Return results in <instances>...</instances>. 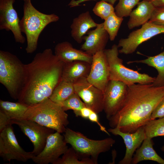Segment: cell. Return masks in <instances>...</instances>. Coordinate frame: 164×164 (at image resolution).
Here are the masks:
<instances>
[{"label": "cell", "mask_w": 164, "mask_h": 164, "mask_svg": "<svg viewBox=\"0 0 164 164\" xmlns=\"http://www.w3.org/2000/svg\"><path fill=\"white\" fill-rule=\"evenodd\" d=\"M98 24L93 19L90 12L86 11L74 18L70 26L71 36L77 43H80L84 35L91 28L96 27Z\"/></svg>", "instance_id": "cell-20"}, {"label": "cell", "mask_w": 164, "mask_h": 164, "mask_svg": "<svg viewBox=\"0 0 164 164\" xmlns=\"http://www.w3.org/2000/svg\"><path fill=\"white\" fill-rule=\"evenodd\" d=\"M146 0V1H151L152 0Z\"/></svg>", "instance_id": "cell-40"}, {"label": "cell", "mask_w": 164, "mask_h": 164, "mask_svg": "<svg viewBox=\"0 0 164 164\" xmlns=\"http://www.w3.org/2000/svg\"><path fill=\"white\" fill-rule=\"evenodd\" d=\"M75 92L73 84L61 80L54 89L49 99L60 105Z\"/></svg>", "instance_id": "cell-25"}, {"label": "cell", "mask_w": 164, "mask_h": 164, "mask_svg": "<svg viewBox=\"0 0 164 164\" xmlns=\"http://www.w3.org/2000/svg\"><path fill=\"white\" fill-rule=\"evenodd\" d=\"M12 120L3 111L0 109V132L11 124Z\"/></svg>", "instance_id": "cell-34"}, {"label": "cell", "mask_w": 164, "mask_h": 164, "mask_svg": "<svg viewBox=\"0 0 164 164\" xmlns=\"http://www.w3.org/2000/svg\"><path fill=\"white\" fill-rule=\"evenodd\" d=\"M151 2L155 7H164V0H152Z\"/></svg>", "instance_id": "cell-38"}, {"label": "cell", "mask_w": 164, "mask_h": 164, "mask_svg": "<svg viewBox=\"0 0 164 164\" xmlns=\"http://www.w3.org/2000/svg\"><path fill=\"white\" fill-rule=\"evenodd\" d=\"M164 117V97L153 110L151 116V120Z\"/></svg>", "instance_id": "cell-33"}, {"label": "cell", "mask_w": 164, "mask_h": 164, "mask_svg": "<svg viewBox=\"0 0 164 164\" xmlns=\"http://www.w3.org/2000/svg\"><path fill=\"white\" fill-rule=\"evenodd\" d=\"M161 150L164 152V145H163L161 148Z\"/></svg>", "instance_id": "cell-39"}, {"label": "cell", "mask_w": 164, "mask_h": 164, "mask_svg": "<svg viewBox=\"0 0 164 164\" xmlns=\"http://www.w3.org/2000/svg\"><path fill=\"white\" fill-rule=\"evenodd\" d=\"M140 0H119L115 8V13L118 17L123 18L129 16L132 9Z\"/></svg>", "instance_id": "cell-29"}, {"label": "cell", "mask_w": 164, "mask_h": 164, "mask_svg": "<svg viewBox=\"0 0 164 164\" xmlns=\"http://www.w3.org/2000/svg\"><path fill=\"white\" fill-rule=\"evenodd\" d=\"M137 5V8L132 11L129 16L127 26L129 29L148 22L155 8L151 1L145 0L139 2Z\"/></svg>", "instance_id": "cell-21"}, {"label": "cell", "mask_w": 164, "mask_h": 164, "mask_svg": "<svg viewBox=\"0 0 164 164\" xmlns=\"http://www.w3.org/2000/svg\"><path fill=\"white\" fill-rule=\"evenodd\" d=\"M11 124L18 125L31 142L34 146L32 152L35 156L38 155L42 151L48 137L55 131L34 121L25 119L12 120Z\"/></svg>", "instance_id": "cell-11"}, {"label": "cell", "mask_w": 164, "mask_h": 164, "mask_svg": "<svg viewBox=\"0 0 164 164\" xmlns=\"http://www.w3.org/2000/svg\"><path fill=\"white\" fill-rule=\"evenodd\" d=\"M91 64L81 60L64 63L62 80L74 84L81 79L87 78L90 71Z\"/></svg>", "instance_id": "cell-19"}, {"label": "cell", "mask_w": 164, "mask_h": 164, "mask_svg": "<svg viewBox=\"0 0 164 164\" xmlns=\"http://www.w3.org/2000/svg\"><path fill=\"white\" fill-rule=\"evenodd\" d=\"M123 20V18L118 16L115 12L104 20V27L108 34L111 41L115 39Z\"/></svg>", "instance_id": "cell-28"}, {"label": "cell", "mask_w": 164, "mask_h": 164, "mask_svg": "<svg viewBox=\"0 0 164 164\" xmlns=\"http://www.w3.org/2000/svg\"><path fill=\"white\" fill-rule=\"evenodd\" d=\"M118 48L117 45L114 44L111 49L104 50L109 67V80L122 82L128 86L135 84H152L155 77L140 73L124 65L122 60L118 57Z\"/></svg>", "instance_id": "cell-7"}, {"label": "cell", "mask_w": 164, "mask_h": 164, "mask_svg": "<svg viewBox=\"0 0 164 164\" xmlns=\"http://www.w3.org/2000/svg\"><path fill=\"white\" fill-rule=\"evenodd\" d=\"M64 133L66 143L71 145L81 158H90L95 164H97L99 155L109 151L115 142L111 138L100 140L92 139L68 128Z\"/></svg>", "instance_id": "cell-5"}, {"label": "cell", "mask_w": 164, "mask_h": 164, "mask_svg": "<svg viewBox=\"0 0 164 164\" xmlns=\"http://www.w3.org/2000/svg\"><path fill=\"white\" fill-rule=\"evenodd\" d=\"M87 33V35L84 37L85 42L81 46L80 50L93 56L105 49L109 36L104 28L103 22L98 24L95 29Z\"/></svg>", "instance_id": "cell-17"}, {"label": "cell", "mask_w": 164, "mask_h": 164, "mask_svg": "<svg viewBox=\"0 0 164 164\" xmlns=\"http://www.w3.org/2000/svg\"><path fill=\"white\" fill-rule=\"evenodd\" d=\"M68 148L63 135L56 132L48 136L43 149L32 159L37 164H54Z\"/></svg>", "instance_id": "cell-12"}, {"label": "cell", "mask_w": 164, "mask_h": 164, "mask_svg": "<svg viewBox=\"0 0 164 164\" xmlns=\"http://www.w3.org/2000/svg\"><path fill=\"white\" fill-rule=\"evenodd\" d=\"M92 110L85 106L82 108L75 115L77 117H81L84 119H88Z\"/></svg>", "instance_id": "cell-36"}, {"label": "cell", "mask_w": 164, "mask_h": 164, "mask_svg": "<svg viewBox=\"0 0 164 164\" xmlns=\"http://www.w3.org/2000/svg\"><path fill=\"white\" fill-rule=\"evenodd\" d=\"M60 105L65 111L70 110H73L75 114L82 108L86 106L84 103L75 92Z\"/></svg>", "instance_id": "cell-30"}, {"label": "cell", "mask_w": 164, "mask_h": 164, "mask_svg": "<svg viewBox=\"0 0 164 164\" xmlns=\"http://www.w3.org/2000/svg\"><path fill=\"white\" fill-rule=\"evenodd\" d=\"M23 0V1H25L26 0Z\"/></svg>", "instance_id": "cell-41"}, {"label": "cell", "mask_w": 164, "mask_h": 164, "mask_svg": "<svg viewBox=\"0 0 164 164\" xmlns=\"http://www.w3.org/2000/svg\"><path fill=\"white\" fill-rule=\"evenodd\" d=\"M54 164H95L90 158H81L72 147L59 158Z\"/></svg>", "instance_id": "cell-26"}, {"label": "cell", "mask_w": 164, "mask_h": 164, "mask_svg": "<svg viewBox=\"0 0 164 164\" xmlns=\"http://www.w3.org/2000/svg\"><path fill=\"white\" fill-rule=\"evenodd\" d=\"M15 0H0V29L11 31L16 42L24 43L25 38L20 26V20L13 7Z\"/></svg>", "instance_id": "cell-14"}, {"label": "cell", "mask_w": 164, "mask_h": 164, "mask_svg": "<svg viewBox=\"0 0 164 164\" xmlns=\"http://www.w3.org/2000/svg\"><path fill=\"white\" fill-rule=\"evenodd\" d=\"M54 54L64 63L81 60L91 63L92 56L80 50L74 48L69 42L64 41L57 44L54 48Z\"/></svg>", "instance_id": "cell-18"}, {"label": "cell", "mask_w": 164, "mask_h": 164, "mask_svg": "<svg viewBox=\"0 0 164 164\" xmlns=\"http://www.w3.org/2000/svg\"><path fill=\"white\" fill-rule=\"evenodd\" d=\"M0 156L5 162L15 160L25 162L32 159L35 155L32 152H26L21 147L12 125H10L0 132Z\"/></svg>", "instance_id": "cell-8"}, {"label": "cell", "mask_w": 164, "mask_h": 164, "mask_svg": "<svg viewBox=\"0 0 164 164\" xmlns=\"http://www.w3.org/2000/svg\"><path fill=\"white\" fill-rule=\"evenodd\" d=\"M93 0H72L69 4L68 5L70 7H74L76 6H78L79 5V4L83 2L87 1H88ZM101 1H103L107 2L113 5L117 0H100Z\"/></svg>", "instance_id": "cell-37"}, {"label": "cell", "mask_w": 164, "mask_h": 164, "mask_svg": "<svg viewBox=\"0 0 164 164\" xmlns=\"http://www.w3.org/2000/svg\"><path fill=\"white\" fill-rule=\"evenodd\" d=\"M109 69L104 50L92 56L91 68L87 80L103 92L109 80Z\"/></svg>", "instance_id": "cell-15"}, {"label": "cell", "mask_w": 164, "mask_h": 164, "mask_svg": "<svg viewBox=\"0 0 164 164\" xmlns=\"http://www.w3.org/2000/svg\"><path fill=\"white\" fill-rule=\"evenodd\" d=\"M164 97V86L152 84H135L128 86L121 108L108 120L111 128L118 127L122 132L132 133L151 120L152 114Z\"/></svg>", "instance_id": "cell-2"}, {"label": "cell", "mask_w": 164, "mask_h": 164, "mask_svg": "<svg viewBox=\"0 0 164 164\" xmlns=\"http://www.w3.org/2000/svg\"><path fill=\"white\" fill-rule=\"evenodd\" d=\"M23 11L20 26L26 36V51L28 53H32L37 48L39 36L43 29L50 23L58 21L59 17L54 13L47 14L39 12L32 5L31 0L24 1Z\"/></svg>", "instance_id": "cell-3"}, {"label": "cell", "mask_w": 164, "mask_h": 164, "mask_svg": "<svg viewBox=\"0 0 164 164\" xmlns=\"http://www.w3.org/2000/svg\"><path fill=\"white\" fill-rule=\"evenodd\" d=\"M75 92L86 107L97 114L104 110V92L89 82L86 78L81 79L74 84Z\"/></svg>", "instance_id": "cell-13"}, {"label": "cell", "mask_w": 164, "mask_h": 164, "mask_svg": "<svg viewBox=\"0 0 164 164\" xmlns=\"http://www.w3.org/2000/svg\"><path fill=\"white\" fill-rule=\"evenodd\" d=\"M97 114L92 111L90 114L88 119L91 122L97 123L101 131L110 135L108 131L106 130L105 128L99 122Z\"/></svg>", "instance_id": "cell-35"}, {"label": "cell", "mask_w": 164, "mask_h": 164, "mask_svg": "<svg viewBox=\"0 0 164 164\" xmlns=\"http://www.w3.org/2000/svg\"><path fill=\"white\" fill-rule=\"evenodd\" d=\"M64 63L50 48L37 53L24 64V73L18 101L29 106L49 98L62 80Z\"/></svg>", "instance_id": "cell-1"}, {"label": "cell", "mask_w": 164, "mask_h": 164, "mask_svg": "<svg viewBox=\"0 0 164 164\" xmlns=\"http://www.w3.org/2000/svg\"><path fill=\"white\" fill-rule=\"evenodd\" d=\"M128 86L120 81L110 80L104 91V110L108 120L122 107L128 93Z\"/></svg>", "instance_id": "cell-10"}, {"label": "cell", "mask_w": 164, "mask_h": 164, "mask_svg": "<svg viewBox=\"0 0 164 164\" xmlns=\"http://www.w3.org/2000/svg\"><path fill=\"white\" fill-rule=\"evenodd\" d=\"M148 22L164 26V7H155Z\"/></svg>", "instance_id": "cell-32"}, {"label": "cell", "mask_w": 164, "mask_h": 164, "mask_svg": "<svg viewBox=\"0 0 164 164\" xmlns=\"http://www.w3.org/2000/svg\"><path fill=\"white\" fill-rule=\"evenodd\" d=\"M113 5L103 1L97 2L93 9L94 13L102 19L105 20L114 12Z\"/></svg>", "instance_id": "cell-31"}, {"label": "cell", "mask_w": 164, "mask_h": 164, "mask_svg": "<svg viewBox=\"0 0 164 164\" xmlns=\"http://www.w3.org/2000/svg\"><path fill=\"white\" fill-rule=\"evenodd\" d=\"M108 131L115 135L121 137L125 145L126 149L125 156L118 162V164H131L134 153L145 138L144 126L140 127L132 133L121 132L118 127L109 128Z\"/></svg>", "instance_id": "cell-16"}, {"label": "cell", "mask_w": 164, "mask_h": 164, "mask_svg": "<svg viewBox=\"0 0 164 164\" xmlns=\"http://www.w3.org/2000/svg\"><path fill=\"white\" fill-rule=\"evenodd\" d=\"M164 33V26L147 22L138 29L132 31L126 38L119 41V53L125 54L134 53L138 46L143 42L159 34Z\"/></svg>", "instance_id": "cell-9"}, {"label": "cell", "mask_w": 164, "mask_h": 164, "mask_svg": "<svg viewBox=\"0 0 164 164\" xmlns=\"http://www.w3.org/2000/svg\"><path fill=\"white\" fill-rule=\"evenodd\" d=\"M154 143L152 138H145L141 146L136 150L133 156L131 164H136L145 160H150L160 164H164V159L154 149Z\"/></svg>", "instance_id": "cell-22"}, {"label": "cell", "mask_w": 164, "mask_h": 164, "mask_svg": "<svg viewBox=\"0 0 164 164\" xmlns=\"http://www.w3.org/2000/svg\"><path fill=\"white\" fill-rule=\"evenodd\" d=\"M142 63L155 68L158 72V75L152 83L155 87L164 86V51L159 54L149 57L145 59L129 61L128 63Z\"/></svg>", "instance_id": "cell-23"}, {"label": "cell", "mask_w": 164, "mask_h": 164, "mask_svg": "<svg viewBox=\"0 0 164 164\" xmlns=\"http://www.w3.org/2000/svg\"><path fill=\"white\" fill-rule=\"evenodd\" d=\"M24 119L34 121L60 133L69 124L68 115L61 106L49 98L29 106Z\"/></svg>", "instance_id": "cell-4"}, {"label": "cell", "mask_w": 164, "mask_h": 164, "mask_svg": "<svg viewBox=\"0 0 164 164\" xmlns=\"http://www.w3.org/2000/svg\"><path fill=\"white\" fill-rule=\"evenodd\" d=\"M144 127L145 138L164 136V117L151 120Z\"/></svg>", "instance_id": "cell-27"}, {"label": "cell", "mask_w": 164, "mask_h": 164, "mask_svg": "<svg viewBox=\"0 0 164 164\" xmlns=\"http://www.w3.org/2000/svg\"><path fill=\"white\" fill-rule=\"evenodd\" d=\"M28 107L27 105L19 102H14L0 100V109L5 113L12 120L24 119Z\"/></svg>", "instance_id": "cell-24"}, {"label": "cell", "mask_w": 164, "mask_h": 164, "mask_svg": "<svg viewBox=\"0 0 164 164\" xmlns=\"http://www.w3.org/2000/svg\"><path fill=\"white\" fill-rule=\"evenodd\" d=\"M24 64L16 55L0 51V83L15 100L18 99L22 83Z\"/></svg>", "instance_id": "cell-6"}]
</instances>
